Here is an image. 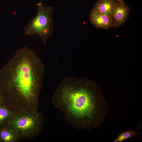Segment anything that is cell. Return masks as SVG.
Returning a JSON list of instances; mask_svg holds the SVG:
<instances>
[{
    "instance_id": "obj_1",
    "label": "cell",
    "mask_w": 142,
    "mask_h": 142,
    "mask_svg": "<svg viewBox=\"0 0 142 142\" xmlns=\"http://www.w3.org/2000/svg\"><path fill=\"white\" fill-rule=\"evenodd\" d=\"M44 65L33 50H17L0 70L3 104L14 113L37 111L44 76Z\"/></svg>"
},
{
    "instance_id": "obj_2",
    "label": "cell",
    "mask_w": 142,
    "mask_h": 142,
    "mask_svg": "<svg viewBox=\"0 0 142 142\" xmlns=\"http://www.w3.org/2000/svg\"><path fill=\"white\" fill-rule=\"evenodd\" d=\"M78 78H64L54 93V105L64 114L67 121L79 129L99 124L107 111L105 100Z\"/></svg>"
},
{
    "instance_id": "obj_3",
    "label": "cell",
    "mask_w": 142,
    "mask_h": 142,
    "mask_svg": "<svg viewBox=\"0 0 142 142\" xmlns=\"http://www.w3.org/2000/svg\"><path fill=\"white\" fill-rule=\"evenodd\" d=\"M44 118L43 114L37 111L15 113L6 124L17 130L21 139L31 140L41 132Z\"/></svg>"
},
{
    "instance_id": "obj_4",
    "label": "cell",
    "mask_w": 142,
    "mask_h": 142,
    "mask_svg": "<svg viewBox=\"0 0 142 142\" xmlns=\"http://www.w3.org/2000/svg\"><path fill=\"white\" fill-rule=\"evenodd\" d=\"M37 5V15L29 21L24 30L27 35L39 36L45 44L48 38L53 33V8L44 6L41 1Z\"/></svg>"
},
{
    "instance_id": "obj_5",
    "label": "cell",
    "mask_w": 142,
    "mask_h": 142,
    "mask_svg": "<svg viewBox=\"0 0 142 142\" xmlns=\"http://www.w3.org/2000/svg\"><path fill=\"white\" fill-rule=\"evenodd\" d=\"M89 19L90 22L96 28L108 29L113 26L112 18L99 12L92 11Z\"/></svg>"
},
{
    "instance_id": "obj_6",
    "label": "cell",
    "mask_w": 142,
    "mask_h": 142,
    "mask_svg": "<svg viewBox=\"0 0 142 142\" xmlns=\"http://www.w3.org/2000/svg\"><path fill=\"white\" fill-rule=\"evenodd\" d=\"M130 10L128 5L118 2L114 8L113 17L114 27H118L125 23L129 17Z\"/></svg>"
},
{
    "instance_id": "obj_7",
    "label": "cell",
    "mask_w": 142,
    "mask_h": 142,
    "mask_svg": "<svg viewBox=\"0 0 142 142\" xmlns=\"http://www.w3.org/2000/svg\"><path fill=\"white\" fill-rule=\"evenodd\" d=\"M116 0H99L94 5L92 11L102 13L113 18Z\"/></svg>"
},
{
    "instance_id": "obj_8",
    "label": "cell",
    "mask_w": 142,
    "mask_h": 142,
    "mask_svg": "<svg viewBox=\"0 0 142 142\" xmlns=\"http://www.w3.org/2000/svg\"><path fill=\"white\" fill-rule=\"evenodd\" d=\"M21 139L16 129L5 124L0 127V142H17Z\"/></svg>"
},
{
    "instance_id": "obj_9",
    "label": "cell",
    "mask_w": 142,
    "mask_h": 142,
    "mask_svg": "<svg viewBox=\"0 0 142 142\" xmlns=\"http://www.w3.org/2000/svg\"><path fill=\"white\" fill-rule=\"evenodd\" d=\"M14 112L6 107L3 104L0 105V127L6 124L12 118Z\"/></svg>"
},
{
    "instance_id": "obj_10",
    "label": "cell",
    "mask_w": 142,
    "mask_h": 142,
    "mask_svg": "<svg viewBox=\"0 0 142 142\" xmlns=\"http://www.w3.org/2000/svg\"><path fill=\"white\" fill-rule=\"evenodd\" d=\"M138 129L136 130H129L120 133L114 140V142H123L129 138L133 137L140 133L138 131Z\"/></svg>"
},
{
    "instance_id": "obj_11",
    "label": "cell",
    "mask_w": 142,
    "mask_h": 142,
    "mask_svg": "<svg viewBox=\"0 0 142 142\" xmlns=\"http://www.w3.org/2000/svg\"><path fill=\"white\" fill-rule=\"evenodd\" d=\"M3 104V101L1 95L0 93V105Z\"/></svg>"
},
{
    "instance_id": "obj_12",
    "label": "cell",
    "mask_w": 142,
    "mask_h": 142,
    "mask_svg": "<svg viewBox=\"0 0 142 142\" xmlns=\"http://www.w3.org/2000/svg\"><path fill=\"white\" fill-rule=\"evenodd\" d=\"M98 1L99 0H97ZM120 2H121V3H123V4H125L124 1V0H116Z\"/></svg>"
}]
</instances>
